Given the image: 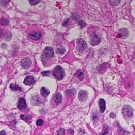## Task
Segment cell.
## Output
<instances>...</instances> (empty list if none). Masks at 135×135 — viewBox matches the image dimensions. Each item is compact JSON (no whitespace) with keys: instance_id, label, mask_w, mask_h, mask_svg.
I'll use <instances>...</instances> for the list:
<instances>
[{"instance_id":"cell-27","label":"cell","mask_w":135,"mask_h":135,"mask_svg":"<svg viewBox=\"0 0 135 135\" xmlns=\"http://www.w3.org/2000/svg\"><path fill=\"white\" fill-rule=\"evenodd\" d=\"M120 34H122V36H126L128 34V31L126 29H122L120 31Z\"/></svg>"},{"instance_id":"cell-3","label":"cell","mask_w":135,"mask_h":135,"mask_svg":"<svg viewBox=\"0 0 135 135\" xmlns=\"http://www.w3.org/2000/svg\"><path fill=\"white\" fill-rule=\"evenodd\" d=\"M43 54L46 57H53L54 55L53 48L50 47H46L43 51Z\"/></svg>"},{"instance_id":"cell-23","label":"cell","mask_w":135,"mask_h":135,"mask_svg":"<svg viewBox=\"0 0 135 135\" xmlns=\"http://www.w3.org/2000/svg\"><path fill=\"white\" fill-rule=\"evenodd\" d=\"M66 50L63 47H60L57 49V52L60 54H63L65 53Z\"/></svg>"},{"instance_id":"cell-18","label":"cell","mask_w":135,"mask_h":135,"mask_svg":"<svg viewBox=\"0 0 135 135\" xmlns=\"http://www.w3.org/2000/svg\"><path fill=\"white\" fill-rule=\"evenodd\" d=\"M0 24L3 25H7V24H8L9 21L7 19L2 18L0 19Z\"/></svg>"},{"instance_id":"cell-20","label":"cell","mask_w":135,"mask_h":135,"mask_svg":"<svg viewBox=\"0 0 135 135\" xmlns=\"http://www.w3.org/2000/svg\"><path fill=\"white\" fill-rule=\"evenodd\" d=\"M65 134V130L63 128H61L58 130L56 135H64Z\"/></svg>"},{"instance_id":"cell-16","label":"cell","mask_w":135,"mask_h":135,"mask_svg":"<svg viewBox=\"0 0 135 135\" xmlns=\"http://www.w3.org/2000/svg\"><path fill=\"white\" fill-rule=\"evenodd\" d=\"M121 0H110L111 4L113 6H117L120 3Z\"/></svg>"},{"instance_id":"cell-10","label":"cell","mask_w":135,"mask_h":135,"mask_svg":"<svg viewBox=\"0 0 135 135\" xmlns=\"http://www.w3.org/2000/svg\"><path fill=\"white\" fill-rule=\"evenodd\" d=\"M24 83L27 85H31L34 83L35 81L33 77L31 76H27L24 79Z\"/></svg>"},{"instance_id":"cell-14","label":"cell","mask_w":135,"mask_h":135,"mask_svg":"<svg viewBox=\"0 0 135 135\" xmlns=\"http://www.w3.org/2000/svg\"><path fill=\"white\" fill-rule=\"evenodd\" d=\"M10 88L12 90H22V88L21 87L17 85V84H14V83H12L10 85Z\"/></svg>"},{"instance_id":"cell-25","label":"cell","mask_w":135,"mask_h":135,"mask_svg":"<svg viewBox=\"0 0 135 135\" xmlns=\"http://www.w3.org/2000/svg\"><path fill=\"white\" fill-rule=\"evenodd\" d=\"M31 118V116L30 115H21L20 118L23 120H28Z\"/></svg>"},{"instance_id":"cell-12","label":"cell","mask_w":135,"mask_h":135,"mask_svg":"<svg viewBox=\"0 0 135 135\" xmlns=\"http://www.w3.org/2000/svg\"><path fill=\"white\" fill-rule=\"evenodd\" d=\"M54 99L57 105L61 103L63 100V97L60 93H57L55 94L54 96Z\"/></svg>"},{"instance_id":"cell-30","label":"cell","mask_w":135,"mask_h":135,"mask_svg":"<svg viewBox=\"0 0 135 135\" xmlns=\"http://www.w3.org/2000/svg\"><path fill=\"white\" fill-rule=\"evenodd\" d=\"M0 135H7L6 132L4 130H2L0 132Z\"/></svg>"},{"instance_id":"cell-15","label":"cell","mask_w":135,"mask_h":135,"mask_svg":"<svg viewBox=\"0 0 135 135\" xmlns=\"http://www.w3.org/2000/svg\"><path fill=\"white\" fill-rule=\"evenodd\" d=\"M76 93V90L70 89L66 90L65 92V94L68 97H71V96H73V95H75Z\"/></svg>"},{"instance_id":"cell-31","label":"cell","mask_w":135,"mask_h":135,"mask_svg":"<svg viewBox=\"0 0 135 135\" xmlns=\"http://www.w3.org/2000/svg\"><path fill=\"white\" fill-rule=\"evenodd\" d=\"M2 30H0V38L1 37V35L2 34Z\"/></svg>"},{"instance_id":"cell-11","label":"cell","mask_w":135,"mask_h":135,"mask_svg":"<svg viewBox=\"0 0 135 135\" xmlns=\"http://www.w3.org/2000/svg\"><path fill=\"white\" fill-rule=\"evenodd\" d=\"M100 110L101 113H103L105 110V102L103 99L100 98L99 100Z\"/></svg>"},{"instance_id":"cell-22","label":"cell","mask_w":135,"mask_h":135,"mask_svg":"<svg viewBox=\"0 0 135 135\" xmlns=\"http://www.w3.org/2000/svg\"><path fill=\"white\" fill-rule=\"evenodd\" d=\"M71 17L74 20H78L79 19L80 16L79 14L76 13H73L71 15Z\"/></svg>"},{"instance_id":"cell-9","label":"cell","mask_w":135,"mask_h":135,"mask_svg":"<svg viewBox=\"0 0 135 135\" xmlns=\"http://www.w3.org/2000/svg\"><path fill=\"white\" fill-rule=\"evenodd\" d=\"M77 43L79 48L81 50H85L87 48L86 43L82 39H78Z\"/></svg>"},{"instance_id":"cell-19","label":"cell","mask_w":135,"mask_h":135,"mask_svg":"<svg viewBox=\"0 0 135 135\" xmlns=\"http://www.w3.org/2000/svg\"><path fill=\"white\" fill-rule=\"evenodd\" d=\"M78 25L80 26L81 28H83L84 27H85L87 25L85 21L83 20H80L78 23Z\"/></svg>"},{"instance_id":"cell-21","label":"cell","mask_w":135,"mask_h":135,"mask_svg":"<svg viewBox=\"0 0 135 135\" xmlns=\"http://www.w3.org/2000/svg\"><path fill=\"white\" fill-rule=\"evenodd\" d=\"M40 1L41 0H29V2L31 5H36L38 4Z\"/></svg>"},{"instance_id":"cell-24","label":"cell","mask_w":135,"mask_h":135,"mask_svg":"<svg viewBox=\"0 0 135 135\" xmlns=\"http://www.w3.org/2000/svg\"><path fill=\"white\" fill-rule=\"evenodd\" d=\"M0 5L2 7H6L8 4L7 0H1L0 1Z\"/></svg>"},{"instance_id":"cell-7","label":"cell","mask_w":135,"mask_h":135,"mask_svg":"<svg viewBox=\"0 0 135 135\" xmlns=\"http://www.w3.org/2000/svg\"><path fill=\"white\" fill-rule=\"evenodd\" d=\"M26 106H27V104L25 99L23 98H20L18 101V105H17L18 108L20 110H24Z\"/></svg>"},{"instance_id":"cell-26","label":"cell","mask_w":135,"mask_h":135,"mask_svg":"<svg viewBox=\"0 0 135 135\" xmlns=\"http://www.w3.org/2000/svg\"><path fill=\"white\" fill-rule=\"evenodd\" d=\"M11 38H12V34H11L10 32H8L4 36L5 39L7 41L10 40Z\"/></svg>"},{"instance_id":"cell-2","label":"cell","mask_w":135,"mask_h":135,"mask_svg":"<svg viewBox=\"0 0 135 135\" xmlns=\"http://www.w3.org/2000/svg\"><path fill=\"white\" fill-rule=\"evenodd\" d=\"M122 113L126 118H130L133 116V110L130 105H125L122 109Z\"/></svg>"},{"instance_id":"cell-5","label":"cell","mask_w":135,"mask_h":135,"mask_svg":"<svg viewBox=\"0 0 135 135\" xmlns=\"http://www.w3.org/2000/svg\"><path fill=\"white\" fill-rule=\"evenodd\" d=\"M101 42V40L97 34L94 33L92 35L90 44L92 46H95L98 45Z\"/></svg>"},{"instance_id":"cell-4","label":"cell","mask_w":135,"mask_h":135,"mask_svg":"<svg viewBox=\"0 0 135 135\" xmlns=\"http://www.w3.org/2000/svg\"><path fill=\"white\" fill-rule=\"evenodd\" d=\"M29 37L33 40H39L42 36V34L40 32L37 31H33L29 33Z\"/></svg>"},{"instance_id":"cell-13","label":"cell","mask_w":135,"mask_h":135,"mask_svg":"<svg viewBox=\"0 0 135 135\" xmlns=\"http://www.w3.org/2000/svg\"><path fill=\"white\" fill-rule=\"evenodd\" d=\"M40 93L43 97H46L49 95L50 92L45 87H42L41 89Z\"/></svg>"},{"instance_id":"cell-6","label":"cell","mask_w":135,"mask_h":135,"mask_svg":"<svg viewBox=\"0 0 135 135\" xmlns=\"http://www.w3.org/2000/svg\"><path fill=\"white\" fill-rule=\"evenodd\" d=\"M21 63L22 67L24 68H28L31 66L32 62L30 59L25 58L22 60Z\"/></svg>"},{"instance_id":"cell-29","label":"cell","mask_w":135,"mask_h":135,"mask_svg":"<svg viewBox=\"0 0 135 135\" xmlns=\"http://www.w3.org/2000/svg\"><path fill=\"white\" fill-rule=\"evenodd\" d=\"M44 123V120L42 119H38V120L36 122V125H37L40 126L42 125Z\"/></svg>"},{"instance_id":"cell-28","label":"cell","mask_w":135,"mask_h":135,"mask_svg":"<svg viewBox=\"0 0 135 135\" xmlns=\"http://www.w3.org/2000/svg\"><path fill=\"white\" fill-rule=\"evenodd\" d=\"M70 21V19L69 18H68V19H66L63 22V26H64V27H66V26L68 25L69 24Z\"/></svg>"},{"instance_id":"cell-8","label":"cell","mask_w":135,"mask_h":135,"mask_svg":"<svg viewBox=\"0 0 135 135\" xmlns=\"http://www.w3.org/2000/svg\"><path fill=\"white\" fill-rule=\"evenodd\" d=\"M88 95L87 92L85 90H81L80 91L78 94V98L80 101L83 102L87 99Z\"/></svg>"},{"instance_id":"cell-17","label":"cell","mask_w":135,"mask_h":135,"mask_svg":"<svg viewBox=\"0 0 135 135\" xmlns=\"http://www.w3.org/2000/svg\"><path fill=\"white\" fill-rule=\"evenodd\" d=\"M76 74L81 79H83L84 78V73L81 70H78V71H77Z\"/></svg>"},{"instance_id":"cell-1","label":"cell","mask_w":135,"mask_h":135,"mask_svg":"<svg viewBox=\"0 0 135 135\" xmlns=\"http://www.w3.org/2000/svg\"><path fill=\"white\" fill-rule=\"evenodd\" d=\"M53 75L58 80L63 79L65 76V72L61 66H57L53 69Z\"/></svg>"}]
</instances>
